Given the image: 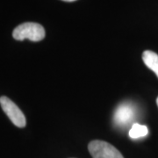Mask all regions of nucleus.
<instances>
[{"mask_svg": "<svg viewBox=\"0 0 158 158\" xmlns=\"http://www.w3.org/2000/svg\"><path fill=\"white\" fill-rule=\"evenodd\" d=\"M0 105L2 106L3 111L6 113L8 118L11 121L18 127H24L27 124L26 117L21 110L18 107L15 103L11 101L7 97H1L0 98Z\"/></svg>", "mask_w": 158, "mask_h": 158, "instance_id": "3", "label": "nucleus"}, {"mask_svg": "<svg viewBox=\"0 0 158 158\" xmlns=\"http://www.w3.org/2000/svg\"><path fill=\"white\" fill-rule=\"evenodd\" d=\"M88 149L92 158H124L116 148L106 141H90Z\"/></svg>", "mask_w": 158, "mask_h": 158, "instance_id": "2", "label": "nucleus"}, {"mask_svg": "<svg viewBox=\"0 0 158 158\" xmlns=\"http://www.w3.org/2000/svg\"><path fill=\"white\" fill-rule=\"evenodd\" d=\"M148 129L146 126L135 123L133 124L131 129L129 130L128 135L132 139H139L141 137H145L148 135Z\"/></svg>", "mask_w": 158, "mask_h": 158, "instance_id": "6", "label": "nucleus"}, {"mask_svg": "<svg viewBox=\"0 0 158 158\" xmlns=\"http://www.w3.org/2000/svg\"><path fill=\"white\" fill-rule=\"evenodd\" d=\"M142 60L149 69L158 77V55L151 50H146L142 54Z\"/></svg>", "mask_w": 158, "mask_h": 158, "instance_id": "5", "label": "nucleus"}, {"mask_svg": "<svg viewBox=\"0 0 158 158\" xmlns=\"http://www.w3.org/2000/svg\"><path fill=\"white\" fill-rule=\"evenodd\" d=\"M12 36L17 40L28 39L31 41L37 42L45 38V29L38 23H23L13 30Z\"/></svg>", "mask_w": 158, "mask_h": 158, "instance_id": "1", "label": "nucleus"}, {"mask_svg": "<svg viewBox=\"0 0 158 158\" xmlns=\"http://www.w3.org/2000/svg\"><path fill=\"white\" fill-rule=\"evenodd\" d=\"M135 118V108L128 103L121 104L114 113L113 120L118 127H126L129 125Z\"/></svg>", "mask_w": 158, "mask_h": 158, "instance_id": "4", "label": "nucleus"}, {"mask_svg": "<svg viewBox=\"0 0 158 158\" xmlns=\"http://www.w3.org/2000/svg\"><path fill=\"white\" fill-rule=\"evenodd\" d=\"M156 104H157V106H158V97H157V98H156Z\"/></svg>", "mask_w": 158, "mask_h": 158, "instance_id": "8", "label": "nucleus"}, {"mask_svg": "<svg viewBox=\"0 0 158 158\" xmlns=\"http://www.w3.org/2000/svg\"><path fill=\"white\" fill-rule=\"evenodd\" d=\"M62 1H65V2H74L76 0H62Z\"/></svg>", "mask_w": 158, "mask_h": 158, "instance_id": "7", "label": "nucleus"}]
</instances>
